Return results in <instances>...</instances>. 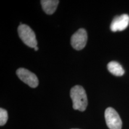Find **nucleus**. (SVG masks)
<instances>
[{
  "label": "nucleus",
  "instance_id": "20e7f679",
  "mask_svg": "<svg viewBox=\"0 0 129 129\" xmlns=\"http://www.w3.org/2000/svg\"><path fill=\"white\" fill-rule=\"evenodd\" d=\"M16 74L21 81L32 88H36L38 85L39 81L36 75L28 69L19 68L16 71Z\"/></svg>",
  "mask_w": 129,
  "mask_h": 129
},
{
  "label": "nucleus",
  "instance_id": "39448f33",
  "mask_svg": "<svg viewBox=\"0 0 129 129\" xmlns=\"http://www.w3.org/2000/svg\"><path fill=\"white\" fill-rule=\"evenodd\" d=\"M87 41V34L84 29L81 28L72 35L71 44L77 50H81L85 47Z\"/></svg>",
  "mask_w": 129,
  "mask_h": 129
},
{
  "label": "nucleus",
  "instance_id": "6e6552de",
  "mask_svg": "<svg viewBox=\"0 0 129 129\" xmlns=\"http://www.w3.org/2000/svg\"><path fill=\"white\" fill-rule=\"evenodd\" d=\"M108 69L111 74L115 76H122L124 74V70L121 65L115 61H112L108 64Z\"/></svg>",
  "mask_w": 129,
  "mask_h": 129
},
{
  "label": "nucleus",
  "instance_id": "0eeeda50",
  "mask_svg": "<svg viewBox=\"0 0 129 129\" xmlns=\"http://www.w3.org/2000/svg\"><path fill=\"white\" fill-rule=\"evenodd\" d=\"M59 1L57 0H42L41 4L43 10L47 14H52L55 12Z\"/></svg>",
  "mask_w": 129,
  "mask_h": 129
},
{
  "label": "nucleus",
  "instance_id": "f257e3e1",
  "mask_svg": "<svg viewBox=\"0 0 129 129\" xmlns=\"http://www.w3.org/2000/svg\"><path fill=\"white\" fill-rule=\"evenodd\" d=\"M70 96L75 110L84 111L88 105V100L85 90L81 85H77L71 88Z\"/></svg>",
  "mask_w": 129,
  "mask_h": 129
},
{
  "label": "nucleus",
  "instance_id": "7ed1b4c3",
  "mask_svg": "<svg viewBox=\"0 0 129 129\" xmlns=\"http://www.w3.org/2000/svg\"><path fill=\"white\" fill-rule=\"evenodd\" d=\"M106 125L110 129H121L122 121L115 109L111 107L106 108L105 112Z\"/></svg>",
  "mask_w": 129,
  "mask_h": 129
},
{
  "label": "nucleus",
  "instance_id": "9d476101",
  "mask_svg": "<svg viewBox=\"0 0 129 129\" xmlns=\"http://www.w3.org/2000/svg\"><path fill=\"white\" fill-rule=\"evenodd\" d=\"M34 49H35V51H38V47H35L34 48Z\"/></svg>",
  "mask_w": 129,
  "mask_h": 129
},
{
  "label": "nucleus",
  "instance_id": "f03ea898",
  "mask_svg": "<svg viewBox=\"0 0 129 129\" xmlns=\"http://www.w3.org/2000/svg\"><path fill=\"white\" fill-rule=\"evenodd\" d=\"M19 37L28 47L35 48L37 46L36 36L33 30L26 25H20L17 29Z\"/></svg>",
  "mask_w": 129,
  "mask_h": 129
},
{
  "label": "nucleus",
  "instance_id": "423d86ee",
  "mask_svg": "<svg viewBox=\"0 0 129 129\" xmlns=\"http://www.w3.org/2000/svg\"><path fill=\"white\" fill-rule=\"evenodd\" d=\"M129 23V16L123 14L119 16H116L113 19L111 24V30L113 32L122 31L125 29Z\"/></svg>",
  "mask_w": 129,
  "mask_h": 129
},
{
  "label": "nucleus",
  "instance_id": "9b49d317",
  "mask_svg": "<svg viewBox=\"0 0 129 129\" xmlns=\"http://www.w3.org/2000/svg\"><path fill=\"white\" fill-rule=\"evenodd\" d=\"M72 129H78V128H72Z\"/></svg>",
  "mask_w": 129,
  "mask_h": 129
},
{
  "label": "nucleus",
  "instance_id": "1a4fd4ad",
  "mask_svg": "<svg viewBox=\"0 0 129 129\" xmlns=\"http://www.w3.org/2000/svg\"><path fill=\"white\" fill-rule=\"evenodd\" d=\"M8 120V113L6 109H0V125L1 126L4 125Z\"/></svg>",
  "mask_w": 129,
  "mask_h": 129
}]
</instances>
